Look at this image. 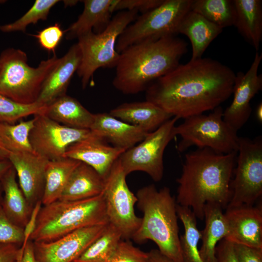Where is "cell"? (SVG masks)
<instances>
[{"mask_svg":"<svg viewBox=\"0 0 262 262\" xmlns=\"http://www.w3.org/2000/svg\"><path fill=\"white\" fill-rule=\"evenodd\" d=\"M236 74L210 58L179 64L146 90V100L185 119L213 111L232 94Z\"/></svg>","mask_w":262,"mask_h":262,"instance_id":"1","label":"cell"},{"mask_svg":"<svg viewBox=\"0 0 262 262\" xmlns=\"http://www.w3.org/2000/svg\"><path fill=\"white\" fill-rule=\"evenodd\" d=\"M237 154H220L208 148L187 153L177 180V203L190 208L200 220L204 219L207 203L226 209L231 197L230 184Z\"/></svg>","mask_w":262,"mask_h":262,"instance_id":"2","label":"cell"},{"mask_svg":"<svg viewBox=\"0 0 262 262\" xmlns=\"http://www.w3.org/2000/svg\"><path fill=\"white\" fill-rule=\"evenodd\" d=\"M187 46L184 40L168 35L127 48L119 53L113 86L124 94L146 91L180 64Z\"/></svg>","mask_w":262,"mask_h":262,"instance_id":"3","label":"cell"},{"mask_svg":"<svg viewBox=\"0 0 262 262\" xmlns=\"http://www.w3.org/2000/svg\"><path fill=\"white\" fill-rule=\"evenodd\" d=\"M137 205L143 213L141 224L132 237L137 243L154 242L158 250L174 262H183L178 223L177 202L168 187L154 184L139 189Z\"/></svg>","mask_w":262,"mask_h":262,"instance_id":"4","label":"cell"},{"mask_svg":"<svg viewBox=\"0 0 262 262\" xmlns=\"http://www.w3.org/2000/svg\"><path fill=\"white\" fill-rule=\"evenodd\" d=\"M109 223L103 192L83 200H57L42 205L30 240L49 242L80 229Z\"/></svg>","mask_w":262,"mask_h":262,"instance_id":"5","label":"cell"},{"mask_svg":"<svg viewBox=\"0 0 262 262\" xmlns=\"http://www.w3.org/2000/svg\"><path fill=\"white\" fill-rule=\"evenodd\" d=\"M26 53L8 48L0 55V95L23 104L36 102L47 77L59 60L52 57L42 61L36 67L27 63Z\"/></svg>","mask_w":262,"mask_h":262,"instance_id":"6","label":"cell"},{"mask_svg":"<svg viewBox=\"0 0 262 262\" xmlns=\"http://www.w3.org/2000/svg\"><path fill=\"white\" fill-rule=\"evenodd\" d=\"M135 11H119L101 33L89 32L78 39L82 59L77 73L85 88L95 71L99 68L115 67L119 53L115 47L124 30L138 17Z\"/></svg>","mask_w":262,"mask_h":262,"instance_id":"7","label":"cell"},{"mask_svg":"<svg viewBox=\"0 0 262 262\" xmlns=\"http://www.w3.org/2000/svg\"><path fill=\"white\" fill-rule=\"evenodd\" d=\"M223 111L219 106L208 115L188 117L176 126V134L181 137L178 150L183 152L195 146L220 154L237 152L239 137L237 132L224 120Z\"/></svg>","mask_w":262,"mask_h":262,"instance_id":"8","label":"cell"},{"mask_svg":"<svg viewBox=\"0 0 262 262\" xmlns=\"http://www.w3.org/2000/svg\"><path fill=\"white\" fill-rule=\"evenodd\" d=\"M193 0H164L156 8L142 14L118 37L115 49L120 53L127 48L145 41L176 35L180 22L191 10Z\"/></svg>","mask_w":262,"mask_h":262,"instance_id":"9","label":"cell"},{"mask_svg":"<svg viewBox=\"0 0 262 262\" xmlns=\"http://www.w3.org/2000/svg\"><path fill=\"white\" fill-rule=\"evenodd\" d=\"M236 167L227 207L252 206L262 195V137H239Z\"/></svg>","mask_w":262,"mask_h":262,"instance_id":"10","label":"cell"},{"mask_svg":"<svg viewBox=\"0 0 262 262\" xmlns=\"http://www.w3.org/2000/svg\"><path fill=\"white\" fill-rule=\"evenodd\" d=\"M173 117L156 130L147 134L137 145L125 151L120 156L121 166L127 176L134 171L147 174L156 182L164 176V154L168 144L176 136Z\"/></svg>","mask_w":262,"mask_h":262,"instance_id":"11","label":"cell"},{"mask_svg":"<svg viewBox=\"0 0 262 262\" xmlns=\"http://www.w3.org/2000/svg\"><path fill=\"white\" fill-rule=\"evenodd\" d=\"M126 176L118 159L105 178L103 195L109 222L119 230L123 239L129 240L139 228L141 218L135 213L137 198L129 189Z\"/></svg>","mask_w":262,"mask_h":262,"instance_id":"12","label":"cell"},{"mask_svg":"<svg viewBox=\"0 0 262 262\" xmlns=\"http://www.w3.org/2000/svg\"><path fill=\"white\" fill-rule=\"evenodd\" d=\"M33 117L34 125L30 134L31 145L36 153L49 161L65 158L69 146L91 133L90 130L61 124L44 114L35 115Z\"/></svg>","mask_w":262,"mask_h":262,"instance_id":"13","label":"cell"},{"mask_svg":"<svg viewBox=\"0 0 262 262\" xmlns=\"http://www.w3.org/2000/svg\"><path fill=\"white\" fill-rule=\"evenodd\" d=\"M262 54L256 52L250 67L245 73L235 75L230 104L223 111L224 120L238 131L247 122L252 112L250 101L262 89V76L258 71Z\"/></svg>","mask_w":262,"mask_h":262,"instance_id":"14","label":"cell"},{"mask_svg":"<svg viewBox=\"0 0 262 262\" xmlns=\"http://www.w3.org/2000/svg\"><path fill=\"white\" fill-rule=\"evenodd\" d=\"M107 225L80 229L49 242H33L35 257L38 262H73L100 236Z\"/></svg>","mask_w":262,"mask_h":262,"instance_id":"15","label":"cell"},{"mask_svg":"<svg viewBox=\"0 0 262 262\" xmlns=\"http://www.w3.org/2000/svg\"><path fill=\"white\" fill-rule=\"evenodd\" d=\"M8 160L16 172L19 185L28 203L33 208L42 200L49 160L37 153L28 152L10 153Z\"/></svg>","mask_w":262,"mask_h":262,"instance_id":"16","label":"cell"},{"mask_svg":"<svg viewBox=\"0 0 262 262\" xmlns=\"http://www.w3.org/2000/svg\"><path fill=\"white\" fill-rule=\"evenodd\" d=\"M105 142L102 138L91 131L87 137L69 146L64 157L90 166L105 179L114 163L125 151L108 145Z\"/></svg>","mask_w":262,"mask_h":262,"instance_id":"17","label":"cell"},{"mask_svg":"<svg viewBox=\"0 0 262 262\" xmlns=\"http://www.w3.org/2000/svg\"><path fill=\"white\" fill-rule=\"evenodd\" d=\"M229 233L225 238L233 243L262 248V210L244 205L227 208L224 213Z\"/></svg>","mask_w":262,"mask_h":262,"instance_id":"18","label":"cell"},{"mask_svg":"<svg viewBox=\"0 0 262 262\" xmlns=\"http://www.w3.org/2000/svg\"><path fill=\"white\" fill-rule=\"evenodd\" d=\"M82 54L77 43L61 58L45 80L37 102L47 106L66 94L74 74L81 64Z\"/></svg>","mask_w":262,"mask_h":262,"instance_id":"19","label":"cell"},{"mask_svg":"<svg viewBox=\"0 0 262 262\" xmlns=\"http://www.w3.org/2000/svg\"><path fill=\"white\" fill-rule=\"evenodd\" d=\"M90 130L113 146L125 151L142 141L148 133L107 113L94 114Z\"/></svg>","mask_w":262,"mask_h":262,"instance_id":"20","label":"cell"},{"mask_svg":"<svg viewBox=\"0 0 262 262\" xmlns=\"http://www.w3.org/2000/svg\"><path fill=\"white\" fill-rule=\"evenodd\" d=\"M109 114L147 133L156 130L173 117L159 107L147 100L122 103L111 110Z\"/></svg>","mask_w":262,"mask_h":262,"instance_id":"21","label":"cell"},{"mask_svg":"<svg viewBox=\"0 0 262 262\" xmlns=\"http://www.w3.org/2000/svg\"><path fill=\"white\" fill-rule=\"evenodd\" d=\"M112 0H82L84 8L77 20L65 30L66 39H78L92 31L95 33L102 32L110 23L112 13Z\"/></svg>","mask_w":262,"mask_h":262,"instance_id":"22","label":"cell"},{"mask_svg":"<svg viewBox=\"0 0 262 262\" xmlns=\"http://www.w3.org/2000/svg\"><path fill=\"white\" fill-rule=\"evenodd\" d=\"M222 207L215 203H207L204 208L205 227L200 231L202 245L199 249L203 262H216V245L225 239L229 227Z\"/></svg>","mask_w":262,"mask_h":262,"instance_id":"23","label":"cell"},{"mask_svg":"<svg viewBox=\"0 0 262 262\" xmlns=\"http://www.w3.org/2000/svg\"><path fill=\"white\" fill-rule=\"evenodd\" d=\"M105 179L90 166L81 162L71 173L58 200L77 201L101 194Z\"/></svg>","mask_w":262,"mask_h":262,"instance_id":"24","label":"cell"},{"mask_svg":"<svg viewBox=\"0 0 262 262\" xmlns=\"http://www.w3.org/2000/svg\"><path fill=\"white\" fill-rule=\"evenodd\" d=\"M222 30L199 14L190 10L180 22L177 33L184 34L189 39L192 48L190 60H193L202 58L208 47Z\"/></svg>","mask_w":262,"mask_h":262,"instance_id":"25","label":"cell"},{"mask_svg":"<svg viewBox=\"0 0 262 262\" xmlns=\"http://www.w3.org/2000/svg\"><path fill=\"white\" fill-rule=\"evenodd\" d=\"M2 199L1 207L9 219L24 229L31 213L32 208L22 191L13 166L0 180Z\"/></svg>","mask_w":262,"mask_h":262,"instance_id":"26","label":"cell"},{"mask_svg":"<svg viewBox=\"0 0 262 262\" xmlns=\"http://www.w3.org/2000/svg\"><path fill=\"white\" fill-rule=\"evenodd\" d=\"M44 114L61 124L87 130L90 129L94 116L77 99L66 94L47 105Z\"/></svg>","mask_w":262,"mask_h":262,"instance_id":"27","label":"cell"},{"mask_svg":"<svg viewBox=\"0 0 262 262\" xmlns=\"http://www.w3.org/2000/svg\"><path fill=\"white\" fill-rule=\"evenodd\" d=\"M235 9L234 26L256 51L262 40V1L233 0Z\"/></svg>","mask_w":262,"mask_h":262,"instance_id":"28","label":"cell"},{"mask_svg":"<svg viewBox=\"0 0 262 262\" xmlns=\"http://www.w3.org/2000/svg\"><path fill=\"white\" fill-rule=\"evenodd\" d=\"M80 163L81 162L66 157L49 161L45 173L42 205L59 199L71 173Z\"/></svg>","mask_w":262,"mask_h":262,"instance_id":"29","label":"cell"},{"mask_svg":"<svg viewBox=\"0 0 262 262\" xmlns=\"http://www.w3.org/2000/svg\"><path fill=\"white\" fill-rule=\"evenodd\" d=\"M177 212L184 229L183 235L180 237L183 262H203L198 248L201 234L196 215L190 208L178 204Z\"/></svg>","mask_w":262,"mask_h":262,"instance_id":"30","label":"cell"},{"mask_svg":"<svg viewBox=\"0 0 262 262\" xmlns=\"http://www.w3.org/2000/svg\"><path fill=\"white\" fill-rule=\"evenodd\" d=\"M191 10L222 29L235 23V9L231 0H193Z\"/></svg>","mask_w":262,"mask_h":262,"instance_id":"31","label":"cell"},{"mask_svg":"<svg viewBox=\"0 0 262 262\" xmlns=\"http://www.w3.org/2000/svg\"><path fill=\"white\" fill-rule=\"evenodd\" d=\"M34 123V117L17 124L0 122V141L4 147L10 153H36L30 140Z\"/></svg>","mask_w":262,"mask_h":262,"instance_id":"32","label":"cell"},{"mask_svg":"<svg viewBox=\"0 0 262 262\" xmlns=\"http://www.w3.org/2000/svg\"><path fill=\"white\" fill-rule=\"evenodd\" d=\"M121 239L119 230L109 223L100 236L74 262H106Z\"/></svg>","mask_w":262,"mask_h":262,"instance_id":"33","label":"cell"},{"mask_svg":"<svg viewBox=\"0 0 262 262\" xmlns=\"http://www.w3.org/2000/svg\"><path fill=\"white\" fill-rule=\"evenodd\" d=\"M59 1L58 0H36L31 8L18 19L9 24L0 25V31L4 33L25 32L30 24H35L40 20H46L51 8Z\"/></svg>","mask_w":262,"mask_h":262,"instance_id":"34","label":"cell"},{"mask_svg":"<svg viewBox=\"0 0 262 262\" xmlns=\"http://www.w3.org/2000/svg\"><path fill=\"white\" fill-rule=\"evenodd\" d=\"M46 107L37 102L31 104H21L0 95V122L15 124L29 115L44 114Z\"/></svg>","mask_w":262,"mask_h":262,"instance_id":"35","label":"cell"},{"mask_svg":"<svg viewBox=\"0 0 262 262\" xmlns=\"http://www.w3.org/2000/svg\"><path fill=\"white\" fill-rule=\"evenodd\" d=\"M148 253L134 246L129 240L121 239L106 262H147Z\"/></svg>","mask_w":262,"mask_h":262,"instance_id":"36","label":"cell"},{"mask_svg":"<svg viewBox=\"0 0 262 262\" xmlns=\"http://www.w3.org/2000/svg\"><path fill=\"white\" fill-rule=\"evenodd\" d=\"M24 242V229L12 222L0 205V244L21 246Z\"/></svg>","mask_w":262,"mask_h":262,"instance_id":"37","label":"cell"},{"mask_svg":"<svg viewBox=\"0 0 262 262\" xmlns=\"http://www.w3.org/2000/svg\"><path fill=\"white\" fill-rule=\"evenodd\" d=\"M65 33V30H63L61 25L56 23L33 35L37 39L43 49L54 53Z\"/></svg>","mask_w":262,"mask_h":262,"instance_id":"38","label":"cell"},{"mask_svg":"<svg viewBox=\"0 0 262 262\" xmlns=\"http://www.w3.org/2000/svg\"><path fill=\"white\" fill-rule=\"evenodd\" d=\"M164 0H112V13L115 11H135L142 14L152 10L161 5Z\"/></svg>","mask_w":262,"mask_h":262,"instance_id":"39","label":"cell"},{"mask_svg":"<svg viewBox=\"0 0 262 262\" xmlns=\"http://www.w3.org/2000/svg\"><path fill=\"white\" fill-rule=\"evenodd\" d=\"M233 246L239 262H262V248L235 243Z\"/></svg>","mask_w":262,"mask_h":262,"instance_id":"40","label":"cell"},{"mask_svg":"<svg viewBox=\"0 0 262 262\" xmlns=\"http://www.w3.org/2000/svg\"><path fill=\"white\" fill-rule=\"evenodd\" d=\"M216 262H239L236 256L233 243L223 239L216 247Z\"/></svg>","mask_w":262,"mask_h":262,"instance_id":"41","label":"cell"},{"mask_svg":"<svg viewBox=\"0 0 262 262\" xmlns=\"http://www.w3.org/2000/svg\"><path fill=\"white\" fill-rule=\"evenodd\" d=\"M42 206L41 201L37 202L33 207L29 219L24 228V242L22 245L25 246L30 240V238L36 227L39 211Z\"/></svg>","mask_w":262,"mask_h":262,"instance_id":"42","label":"cell"},{"mask_svg":"<svg viewBox=\"0 0 262 262\" xmlns=\"http://www.w3.org/2000/svg\"><path fill=\"white\" fill-rule=\"evenodd\" d=\"M21 246L0 244V262H16Z\"/></svg>","mask_w":262,"mask_h":262,"instance_id":"43","label":"cell"},{"mask_svg":"<svg viewBox=\"0 0 262 262\" xmlns=\"http://www.w3.org/2000/svg\"><path fill=\"white\" fill-rule=\"evenodd\" d=\"M21 262H38L35 257L33 242L30 240L25 246Z\"/></svg>","mask_w":262,"mask_h":262,"instance_id":"44","label":"cell"},{"mask_svg":"<svg viewBox=\"0 0 262 262\" xmlns=\"http://www.w3.org/2000/svg\"><path fill=\"white\" fill-rule=\"evenodd\" d=\"M147 253V262H174L162 254L158 249H151Z\"/></svg>","mask_w":262,"mask_h":262,"instance_id":"45","label":"cell"},{"mask_svg":"<svg viewBox=\"0 0 262 262\" xmlns=\"http://www.w3.org/2000/svg\"><path fill=\"white\" fill-rule=\"evenodd\" d=\"M12 167V164L8 159L0 160V180Z\"/></svg>","mask_w":262,"mask_h":262,"instance_id":"46","label":"cell"},{"mask_svg":"<svg viewBox=\"0 0 262 262\" xmlns=\"http://www.w3.org/2000/svg\"><path fill=\"white\" fill-rule=\"evenodd\" d=\"M10 152L7 150L0 141V160L8 159Z\"/></svg>","mask_w":262,"mask_h":262,"instance_id":"47","label":"cell"},{"mask_svg":"<svg viewBox=\"0 0 262 262\" xmlns=\"http://www.w3.org/2000/svg\"><path fill=\"white\" fill-rule=\"evenodd\" d=\"M256 116L260 123L262 122V103H260L257 106L256 109Z\"/></svg>","mask_w":262,"mask_h":262,"instance_id":"48","label":"cell"},{"mask_svg":"<svg viewBox=\"0 0 262 262\" xmlns=\"http://www.w3.org/2000/svg\"><path fill=\"white\" fill-rule=\"evenodd\" d=\"M78 1V0H65L64 3L65 6H72L75 5Z\"/></svg>","mask_w":262,"mask_h":262,"instance_id":"49","label":"cell"},{"mask_svg":"<svg viewBox=\"0 0 262 262\" xmlns=\"http://www.w3.org/2000/svg\"><path fill=\"white\" fill-rule=\"evenodd\" d=\"M24 248V247H23V246H21V247H20V250H19V254H18V257H17V260H16V262H21V260H22V255H23V253Z\"/></svg>","mask_w":262,"mask_h":262,"instance_id":"50","label":"cell"},{"mask_svg":"<svg viewBox=\"0 0 262 262\" xmlns=\"http://www.w3.org/2000/svg\"><path fill=\"white\" fill-rule=\"evenodd\" d=\"M2 199V190L1 184L0 182V205L1 203Z\"/></svg>","mask_w":262,"mask_h":262,"instance_id":"51","label":"cell"},{"mask_svg":"<svg viewBox=\"0 0 262 262\" xmlns=\"http://www.w3.org/2000/svg\"><path fill=\"white\" fill-rule=\"evenodd\" d=\"M5 2V0H0V3H2Z\"/></svg>","mask_w":262,"mask_h":262,"instance_id":"52","label":"cell"},{"mask_svg":"<svg viewBox=\"0 0 262 262\" xmlns=\"http://www.w3.org/2000/svg\"></svg>","mask_w":262,"mask_h":262,"instance_id":"53","label":"cell"},{"mask_svg":"<svg viewBox=\"0 0 262 262\" xmlns=\"http://www.w3.org/2000/svg\"></svg>","mask_w":262,"mask_h":262,"instance_id":"54","label":"cell"}]
</instances>
